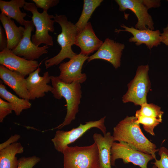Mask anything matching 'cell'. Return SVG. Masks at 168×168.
<instances>
[{"label": "cell", "mask_w": 168, "mask_h": 168, "mask_svg": "<svg viewBox=\"0 0 168 168\" xmlns=\"http://www.w3.org/2000/svg\"><path fill=\"white\" fill-rule=\"evenodd\" d=\"M137 120L135 116H127L120 121L114 128V141L125 142L136 150L152 155L155 159V153L159 149L144 135Z\"/></svg>", "instance_id": "1"}, {"label": "cell", "mask_w": 168, "mask_h": 168, "mask_svg": "<svg viewBox=\"0 0 168 168\" xmlns=\"http://www.w3.org/2000/svg\"><path fill=\"white\" fill-rule=\"evenodd\" d=\"M54 97L60 99L63 97L66 102L67 112L63 122L54 129H61L69 124L75 119L79 111L82 96L80 83L73 82L68 84L62 81L58 76H50Z\"/></svg>", "instance_id": "2"}, {"label": "cell", "mask_w": 168, "mask_h": 168, "mask_svg": "<svg viewBox=\"0 0 168 168\" xmlns=\"http://www.w3.org/2000/svg\"><path fill=\"white\" fill-rule=\"evenodd\" d=\"M54 19L61 28V32L58 35L57 38V41L61 49L56 55L44 61L46 69L54 65H58L65 58L70 59L77 54L73 52L72 48V46L75 44L77 33L75 24L68 21L64 15L55 14Z\"/></svg>", "instance_id": "3"}, {"label": "cell", "mask_w": 168, "mask_h": 168, "mask_svg": "<svg viewBox=\"0 0 168 168\" xmlns=\"http://www.w3.org/2000/svg\"><path fill=\"white\" fill-rule=\"evenodd\" d=\"M62 153L64 168H100L99 152L95 142L86 146H67Z\"/></svg>", "instance_id": "4"}, {"label": "cell", "mask_w": 168, "mask_h": 168, "mask_svg": "<svg viewBox=\"0 0 168 168\" xmlns=\"http://www.w3.org/2000/svg\"><path fill=\"white\" fill-rule=\"evenodd\" d=\"M23 8L32 14V21L36 29L35 34L31 37L32 42L38 47L42 44L48 46H53V38L49 32L54 31L55 21L52 19L54 16L49 15L47 12L43 11L40 13L34 3L26 2Z\"/></svg>", "instance_id": "5"}, {"label": "cell", "mask_w": 168, "mask_h": 168, "mask_svg": "<svg viewBox=\"0 0 168 168\" xmlns=\"http://www.w3.org/2000/svg\"><path fill=\"white\" fill-rule=\"evenodd\" d=\"M149 69L148 65L138 67L134 78L128 85L127 91L122 97L124 103L132 102L141 106L147 102V94L151 86Z\"/></svg>", "instance_id": "6"}, {"label": "cell", "mask_w": 168, "mask_h": 168, "mask_svg": "<svg viewBox=\"0 0 168 168\" xmlns=\"http://www.w3.org/2000/svg\"><path fill=\"white\" fill-rule=\"evenodd\" d=\"M119 6V10L124 12L127 9L132 11L136 15L138 21L135 28L142 30L147 29L153 30L154 23L148 10L152 7H158L161 5L160 0H116Z\"/></svg>", "instance_id": "7"}, {"label": "cell", "mask_w": 168, "mask_h": 168, "mask_svg": "<svg viewBox=\"0 0 168 168\" xmlns=\"http://www.w3.org/2000/svg\"><path fill=\"white\" fill-rule=\"evenodd\" d=\"M105 116L99 120L86 122L85 124H80L77 128L68 131L58 130L54 137L52 139L55 149L58 152L63 153L64 148L70 144L75 142L85 133L92 128H96L100 130L104 135L106 133L105 125Z\"/></svg>", "instance_id": "8"}, {"label": "cell", "mask_w": 168, "mask_h": 168, "mask_svg": "<svg viewBox=\"0 0 168 168\" xmlns=\"http://www.w3.org/2000/svg\"><path fill=\"white\" fill-rule=\"evenodd\" d=\"M111 154V164L112 166H115L116 160L121 159L124 164L130 162L141 168H147L148 162L154 159L152 155L136 150L123 141L113 142Z\"/></svg>", "instance_id": "9"}, {"label": "cell", "mask_w": 168, "mask_h": 168, "mask_svg": "<svg viewBox=\"0 0 168 168\" xmlns=\"http://www.w3.org/2000/svg\"><path fill=\"white\" fill-rule=\"evenodd\" d=\"M24 26L25 31L22 39L16 47L11 50L19 56L28 60H35L42 55L47 54L49 47L46 45L38 47L32 41L31 32L34 31V26L32 20L26 21Z\"/></svg>", "instance_id": "10"}, {"label": "cell", "mask_w": 168, "mask_h": 168, "mask_svg": "<svg viewBox=\"0 0 168 168\" xmlns=\"http://www.w3.org/2000/svg\"><path fill=\"white\" fill-rule=\"evenodd\" d=\"M89 56L80 53L70 59L68 62L60 64L58 78L66 83L77 82L82 83L86 79V75L82 72L83 65Z\"/></svg>", "instance_id": "11"}, {"label": "cell", "mask_w": 168, "mask_h": 168, "mask_svg": "<svg viewBox=\"0 0 168 168\" xmlns=\"http://www.w3.org/2000/svg\"><path fill=\"white\" fill-rule=\"evenodd\" d=\"M0 64L11 71L19 72L25 77L36 70L40 65L38 61L16 55L7 48L0 52Z\"/></svg>", "instance_id": "12"}, {"label": "cell", "mask_w": 168, "mask_h": 168, "mask_svg": "<svg viewBox=\"0 0 168 168\" xmlns=\"http://www.w3.org/2000/svg\"><path fill=\"white\" fill-rule=\"evenodd\" d=\"M124 48V44L106 38L96 52L89 57L88 62L95 59H103L110 63L117 69L120 66L122 52Z\"/></svg>", "instance_id": "13"}, {"label": "cell", "mask_w": 168, "mask_h": 168, "mask_svg": "<svg viewBox=\"0 0 168 168\" xmlns=\"http://www.w3.org/2000/svg\"><path fill=\"white\" fill-rule=\"evenodd\" d=\"M40 71L39 67L26 78L29 100L43 97L45 93L51 92L53 90L52 86L48 84L51 81L49 72H45L41 76L39 75Z\"/></svg>", "instance_id": "14"}, {"label": "cell", "mask_w": 168, "mask_h": 168, "mask_svg": "<svg viewBox=\"0 0 168 168\" xmlns=\"http://www.w3.org/2000/svg\"><path fill=\"white\" fill-rule=\"evenodd\" d=\"M120 26L124 29H115V32L118 33L122 31L130 33L133 36L129 39V41L134 42L137 45L145 44L149 49H151L154 46H157L161 42V33L159 30H153L148 29L140 30L133 26L128 27L124 24L121 25Z\"/></svg>", "instance_id": "15"}, {"label": "cell", "mask_w": 168, "mask_h": 168, "mask_svg": "<svg viewBox=\"0 0 168 168\" xmlns=\"http://www.w3.org/2000/svg\"><path fill=\"white\" fill-rule=\"evenodd\" d=\"M18 72L11 71L2 65H0V78L21 98L29 100L26 79Z\"/></svg>", "instance_id": "16"}, {"label": "cell", "mask_w": 168, "mask_h": 168, "mask_svg": "<svg viewBox=\"0 0 168 168\" xmlns=\"http://www.w3.org/2000/svg\"><path fill=\"white\" fill-rule=\"evenodd\" d=\"M103 42L97 37L91 23L88 22L81 31L77 32L75 44L80 49L81 54L88 55L97 50Z\"/></svg>", "instance_id": "17"}, {"label": "cell", "mask_w": 168, "mask_h": 168, "mask_svg": "<svg viewBox=\"0 0 168 168\" xmlns=\"http://www.w3.org/2000/svg\"><path fill=\"white\" fill-rule=\"evenodd\" d=\"M93 138L98 150L100 168H111V150L114 142L113 136L108 132L104 136L95 133Z\"/></svg>", "instance_id": "18"}, {"label": "cell", "mask_w": 168, "mask_h": 168, "mask_svg": "<svg viewBox=\"0 0 168 168\" xmlns=\"http://www.w3.org/2000/svg\"><path fill=\"white\" fill-rule=\"evenodd\" d=\"M0 20L7 37V48L12 50L16 47L22 39L24 27L17 26L13 20L2 13L0 14Z\"/></svg>", "instance_id": "19"}, {"label": "cell", "mask_w": 168, "mask_h": 168, "mask_svg": "<svg viewBox=\"0 0 168 168\" xmlns=\"http://www.w3.org/2000/svg\"><path fill=\"white\" fill-rule=\"evenodd\" d=\"M26 2L25 0H11L9 1L0 0L1 13L8 18L15 20L22 26H24L26 21L24 18L26 15L21 12L20 8L23 7Z\"/></svg>", "instance_id": "20"}, {"label": "cell", "mask_w": 168, "mask_h": 168, "mask_svg": "<svg viewBox=\"0 0 168 168\" xmlns=\"http://www.w3.org/2000/svg\"><path fill=\"white\" fill-rule=\"evenodd\" d=\"M24 148L18 142L14 143L0 151V168H16L19 159L16 155L23 153Z\"/></svg>", "instance_id": "21"}, {"label": "cell", "mask_w": 168, "mask_h": 168, "mask_svg": "<svg viewBox=\"0 0 168 168\" xmlns=\"http://www.w3.org/2000/svg\"><path fill=\"white\" fill-rule=\"evenodd\" d=\"M0 96L11 104L13 106V110L16 115H19L24 110L31 107V104L29 100L20 98L7 91L5 86L2 83H0Z\"/></svg>", "instance_id": "22"}, {"label": "cell", "mask_w": 168, "mask_h": 168, "mask_svg": "<svg viewBox=\"0 0 168 168\" xmlns=\"http://www.w3.org/2000/svg\"><path fill=\"white\" fill-rule=\"evenodd\" d=\"M102 0H84L83 10L78 20L75 24L77 32L86 25L95 10L103 2Z\"/></svg>", "instance_id": "23"}, {"label": "cell", "mask_w": 168, "mask_h": 168, "mask_svg": "<svg viewBox=\"0 0 168 168\" xmlns=\"http://www.w3.org/2000/svg\"><path fill=\"white\" fill-rule=\"evenodd\" d=\"M140 110H137L135 114V117L144 116L153 117L162 119L163 111L161 110V108L152 103H145L141 105Z\"/></svg>", "instance_id": "24"}, {"label": "cell", "mask_w": 168, "mask_h": 168, "mask_svg": "<svg viewBox=\"0 0 168 168\" xmlns=\"http://www.w3.org/2000/svg\"><path fill=\"white\" fill-rule=\"evenodd\" d=\"M137 122L142 124L145 130L153 136L155 135L154 128L162 122V119L153 117L139 116L137 117Z\"/></svg>", "instance_id": "25"}, {"label": "cell", "mask_w": 168, "mask_h": 168, "mask_svg": "<svg viewBox=\"0 0 168 168\" xmlns=\"http://www.w3.org/2000/svg\"><path fill=\"white\" fill-rule=\"evenodd\" d=\"M40 160V157L35 156L27 157L23 156L19 159L16 168H33Z\"/></svg>", "instance_id": "26"}, {"label": "cell", "mask_w": 168, "mask_h": 168, "mask_svg": "<svg viewBox=\"0 0 168 168\" xmlns=\"http://www.w3.org/2000/svg\"><path fill=\"white\" fill-rule=\"evenodd\" d=\"M158 152L160 159H155V162L152 163L157 168H168V150L165 147H161Z\"/></svg>", "instance_id": "27"}, {"label": "cell", "mask_w": 168, "mask_h": 168, "mask_svg": "<svg viewBox=\"0 0 168 168\" xmlns=\"http://www.w3.org/2000/svg\"><path fill=\"white\" fill-rule=\"evenodd\" d=\"M13 110L12 105L9 102L0 98V122L2 123L5 118L12 113Z\"/></svg>", "instance_id": "28"}, {"label": "cell", "mask_w": 168, "mask_h": 168, "mask_svg": "<svg viewBox=\"0 0 168 168\" xmlns=\"http://www.w3.org/2000/svg\"><path fill=\"white\" fill-rule=\"evenodd\" d=\"M37 8H40L44 11L47 12L51 7L57 5L59 2L58 0H32Z\"/></svg>", "instance_id": "29"}, {"label": "cell", "mask_w": 168, "mask_h": 168, "mask_svg": "<svg viewBox=\"0 0 168 168\" xmlns=\"http://www.w3.org/2000/svg\"><path fill=\"white\" fill-rule=\"evenodd\" d=\"M7 40L5 31L0 25V51H2L7 48Z\"/></svg>", "instance_id": "30"}, {"label": "cell", "mask_w": 168, "mask_h": 168, "mask_svg": "<svg viewBox=\"0 0 168 168\" xmlns=\"http://www.w3.org/2000/svg\"><path fill=\"white\" fill-rule=\"evenodd\" d=\"M20 136L18 134H15L12 136L7 141L0 144V151L6 148L11 144L16 142L20 138Z\"/></svg>", "instance_id": "31"}, {"label": "cell", "mask_w": 168, "mask_h": 168, "mask_svg": "<svg viewBox=\"0 0 168 168\" xmlns=\"http://www.w3.org/2000/svg\"><path fill=\"white\" fill-rule=\"evenodd\" d=\"M161 42L168 46V24L163 29V32L161 34Z\"/></svg>", "instance_id": "32"}, {"label": "cell", "mask_w": 168, "mask_h": 168, "mask_svg": "<svg viewBox=\"0 0 168 168\" xmlns=\"http://www.w3.org/2000/svg\"><path fill=\"white\" fill-rule=\"evenodd\" d=\"M152 168H157V167L155 165H154L152 166Z\"/></svg>", "instance_id": "33"}, {"label": "cell", "mask_w": 168, "mask_h": 168, "mask_svg": "<svg viewBox=\"0 0 168 168\" xmlns=\"http://www.w3.org/2000/svg\"><path fill=\"white\" fill-rule=\"evenodd\" d=\"M167 1H168V0H167Z\"/></svg>", "instance_id": "34"}, {"label": "cell", "mask_w": 168, "mask_h": 168, "mask_svg": "<svg viewBox=\"0 0 168 168\" xmlns=\"http://www.w3.org/2000/svg\"></svg>", "instance_id": "35"}]
</instances>
